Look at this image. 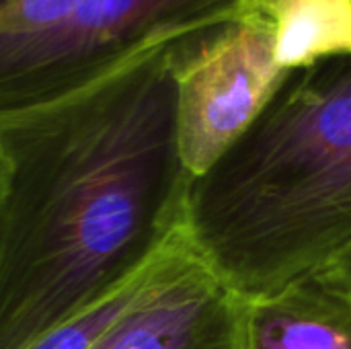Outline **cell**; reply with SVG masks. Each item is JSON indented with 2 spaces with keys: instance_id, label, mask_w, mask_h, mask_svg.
<instances>
[{
  "instance_id": "5b68a950",
  "label": "cell",
  "mask_w": 351,
  "mask_h": 349,
  "mask_svg": "<svg viewBox=\"0 0 351 349\" xmlns=\"http://www.w3.org/2000/svg\"><path fill=\"white\" fill-rule=\"evenodd\" d=\"M247 298L195 251L185 228L90 349H239Z\"/></svg>"
},
{
  "instance_id": "8992f818",
  "label": "cell",
  "mask_w": 351,
  "mask_h": 349,
  "mask_svg": "<svg viewBox=\"0 0 351 349\" xmlns=\"http://www.w3.org/2000/svg\"><path fill=\"white\" fill-rule=\"evenodd\" d=\"M239 349H351V302L317 276L249 298Z\"/></svg>"
},
{
  "instance_id": "52a82bcc",
  "label": "cell",
  "mask_w": 351,
  "mask_h": 349,
  "mask_svg": "<svg viewBox=\"0 0 351 349\" xmlns=\"http://www.w3.org/2000/svg\"><path fill=\"white\" fill-rule=\"evenodd\" d=\"M241 14L269 25L276 62L288 72L351 56V0H249Z\"/></svg>"
},
{
  "instance_id": "7a4b0ae2",
  "label": "cell",
  "mask_w": 351,
  "mask_h": 349,
  "mask_svg": "<svg viewBox=\"0 0 351 349\" xmlns=\"http://www.w3.org/2000/svg\"><path fill=\"white\" fill-rule=\"evenodd\" d=\"M185 232L247 300L350 247L351 56L288 72L247 132L191 179Z\"/></svg>"
},
{
  "instance_id": "ba28073f",
  "label": "cell",
  "mask_w": 351,
  "mask_h": 349,
  "mask_svg": "<svg viewBox=\"0 0 351 349\" xmlns=\"http://www.w3.org/2000/svg\"><path fill=\"white\" fill-rule=\"evenodd\" d=\"M313 276H317L321 282H325L351 302V245Z\"/></svg>"
},
{
  "instance_id": "277c9868",
  "label": "cell",
  "mask_w": 351,
  "mask_h": 349,
  "mask_svg": "<svg viewBox=\"0 0 351 349\" xmlns=\"http://www.w3.org/2000/svg\"><path fill=\"white\" fill-rule=\"evenodd\" d=\"M179 154L191 177L206 173L257 119L288 76L257 14L183 37L171 45Z\"/></svg>"
},
{
  "instance_id": "3957f363",
  "label": "cell",
  "mask_w": 351,
  "mask_h": 349,
  "mask_svg": "<svg viewBox=\"0 0 351 349\" xmlns=\"http://www.w3.org/2000/svg\"><path fill=\"white\" fill-rule=\"evenodd\" d=\"M249 0H78L58 23L0 35V117L86 86L138 53L239 16Z\"/></svg>"
},
{
  "instance_id": "6da1fadb",
  "label": "cell",
  "mask_w": 351,
  "mask_h": 349,
  "mask_svg": "<svg viewBox=\"0 0 351 349\" xmlns=\"http://www.w3.org/2000/svg\"><path fill=\"white\" fill-rule=\"evenodd\" d=\"M171 45L0 117V349L109 298L185 228Z\"/></svg>"
},
{
  "instance_id": "9c48e42d",
  "label": "cell",
  "mask_w": 351,
  "mask_h": 349,
  "mask_svg": "<svg viewBox=\"0 0 351 349\" xmlns=\"http://www.w3.org/2000/svg\"><path fill=\"white\" fill-rule=\"evenodd\" d=\"M2 187H4V160L0 154V195H2Z\"/></svg>"
}]
</instances>
